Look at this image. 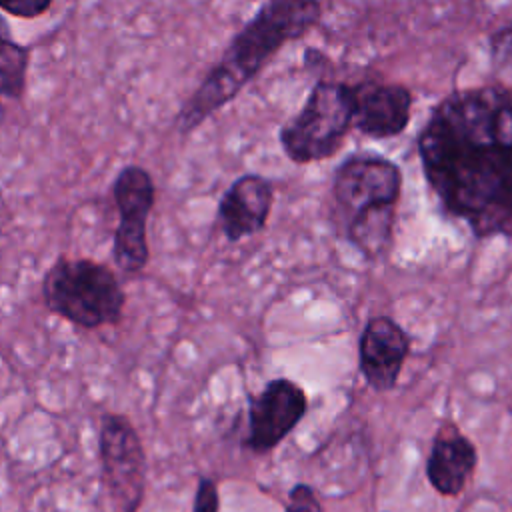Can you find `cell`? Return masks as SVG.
Instances as JSON below:
<instances>
[{"mask_svg":"<svg viewBox=\"0 0 512 512\" xmlns=\"http://www.w3.org/2000/svg\"><path fill=\"white\" fill-rule=\"evenodd\" d=\"M98 450L114 502L122 512H136L144 496L146 458L142 442L126 416L114 412L102 416Z\"/></svg>","mask_w":512,"mask_h":512,"instance_id":"cell-6","label":"cell"},{"mask_svg":"<svg viewBox=\"0 0 512 512\" xmlns=\"http://www.w3.org/2000/svg\"><path fill=\"white\" fill-rule=\"evenodd\" d=\"M410 350L406 332L388 316L368 320L360 336V370L370 388L386 392L396 386Z\"/></svg>","mask_w":512,"mask_h":512,"instance_id":"cell-10","label":"cell"},{"mask_svg":"<svg viewBox=\"0 0 512 512\" xmlns=\"http://www.w3.org/2000/svg\"><path fill=\"white\" fill-rule=\"evenodd\" d=\"M352 88V126L370 138H392L410 122L412 94L396 82L366 80Z\"/></svg>","mask_w":512,"mask_h":512,"instance_id":"cell-9","label":"cell"},{"mask_svg":"<svg viewBox=\"0 0 512 512\" xmlns=\"http://www.w3.org/2000/svg\"><path fill=\"white\" fill-rule=\"evenodd\" d=\"M30 56V46L12 36L8 20L0 14V98L20 100L24 96Z\"/></svg>","mask_w":512,"mask_h":512,"instance_id":"cell-14","label":"cell"},{"mask_svg":"<svg viewBox=\"0 0 512 512\" xmlns=\"http://www.w3.org/2000/svg\"><path fill=\"white\" fill-rule=\"evenodd\" d=\"M418 154L450 216L480 238H512V88L446 96L418 136Z\"/></svg>","mask_w":512,"mask_h":512,"instance_id":"cell-1","label":"cell"},{"mask_svg":"<svg viewBox=\"0 0 512 512\" xmlns=\"http://www.w3.org/2000/svg\"><path fill=\"white\" fill-rule=\"evenodd\" d=\"M272 184L258 174L236 178L218 204V220L228 240L238 242L260 232L272 210Z\"/></svg>","mask_w":512,"mask_h":512,"instance_id":"cell-11","label":"cell"},{"mask_svg":"<svg viewBox=\"0 0 512 512\" xmlns=\"http://www.w3.org/2000/svg\"><path fill=\"white\" fill-rule=\"evenodd\" d=\"M400 190V168L380 156H352L344 160L334 174L332 186L344 224L366 210L396 206Z\"/></svg>","mask_w":512,"mask_h":512,"instance_id":"cell-7","label":"cell"},{"mask_svg":"<svg viewBox=\"0 0 512 512\" xmlns=\"http://www.w3.org/2000/svg\"><path fill=\"white\" fill-rule=\"evenodd\" d=\"M304 412L306 394L296 382L288 378L270 380L250 404L248 448L254 452L272 450L296 428Z\"/></svg>","mask_w":512,"mask_h":512,"instance_id":"cell-8","label":"cell"},{"mask_svg":"<svg viewBox=\"0 0 512 512\" xmlns=\"http://www.w3.org/2000/svg\"><path fill=\"white\" fill-rule=\"evenodd\" d=\"M476 460L474 444L456 426H444L438 430L426 462L428 480L442 496H456L474 472Z\"/></svg>","mask_w":512,"mask_h":512,"instance_id":"cell-12","label":"cell"},{"mask_svg":"<svg viewBox=\"0 0 512 512\" xmlns=\"http://www.w3.org/2000/svg\"><path fill=\"white\" fill-rule=\"evenodd\" d=\"M42 296L50 312L84 328L116 324L124 308L116 274L90 258H58L44 274Z\"/></svg>","mask_w":512,"mask_h":512,"instance_id":"cell-3","label":"cell"},{"mask_svg":"<svg viewBox=\"0 0 512 512\" xmlns=\"http://www.w3.org/2000/svg\"><path fill=\"white\" fill-rule=\"evenodd\" d=\"M112 196L120 216L112 246L114 262L124 272H140L150 256L146 222L156 200L154 180L146 168L128 164L116 174Z\"/></svg>","mask_w":512,"mask_h":512,"instance_id":"cell-5","label":"cell"},{"mask_svg":"<svg viewBox=\"0 0 512 512\" xmlns=\"http://www.w3.org/2000/svg\"><path fill=\"white\" fill-rule=\"evenodd\" d=\"M286 512H324L320 500L308 484H296L288 494Z\"/></svg>","mask_w":512,"mask_h":512,"instance_id":"cell-17","label":"cell"},{"mask_svg":"<svg viewBox=\"0 0 512 512\" xmlns=\"http://www.w3.org/2000/svg\"><path fill=\"white\" fill-rule=\"evenodd\" d=\"M50 6L52 0H0V12L24 20L42 16L44 12H48Z\"/></svg>","mask_w":512,"mask_h":512,"instance_id":"cell-16","label":"cell"},{"mask_svg":"<svg viewBox=\"0 0 512 512\" xmlns=\"http://www.w3.org/2000/svg\"><path fill=\"white\" fill-rule=\"evenodd\" d=\"M490 56L500 76L512 78V24L490 36Z\"/></svg>","mask_w":512,"mask_h":512,"instance_id":"cell-15","label":"cell"},{"mask_svg":"<svg viewBox=\"0 0 512 512\" xmlns=\"http://www.w3.org/2000/svg\"><path fill=\"white\" fill-rule=\"evenodd\" d=\"M352 128V88L344 82L320 80L304 106L280 128L284 154L296 164L330 158Z\"/></svg>","mask_w":512,"mask_h":512,"instance_id":"cell-4","label":"cell"},{"mask_svg":"<svg viewBox=\"0 0 512 512\" xmlns=\"http://www.w3.org/2000/svg\"><path fill=\"white\" fill-rule=\"evenodd\" d=\"M320 14L318 0H266L184 102L176 116V128L190 132L234 100L266 62L284 44L304 36L320 20Z\"/></svg>","mask_w":512,"mask_h":512,"instance_id":"cell-2","label":"cell"},{"mask_svg":"<svg viewBox=\"0 0 512 512\" xmlns=\"http://www.w3.org/2000/svg\"><path fill=\"white\" fill-rule=\"evenodd\" d=\"M218 488L214 480L200 478L196 494H194V506L192 512H218Z\"/></svg>","mask_w":512,"mask_h":512,"instance_id":"cell-18","label":"cell"},{"mask_svg":"<svg viewBox=\"0 0 512 512\" xmlns=\"http://www.w3.org/2000/svg\"><path fill=\"white\" fill-rule=\"evenodd\" d=\"M396 206H378L346 222L348 240L368 258L386 254L392 242Z\"/></svg>","mask_w":512,"mask_h":512,"instance_id":"cell-13","label":"cell"}]
</instances>
